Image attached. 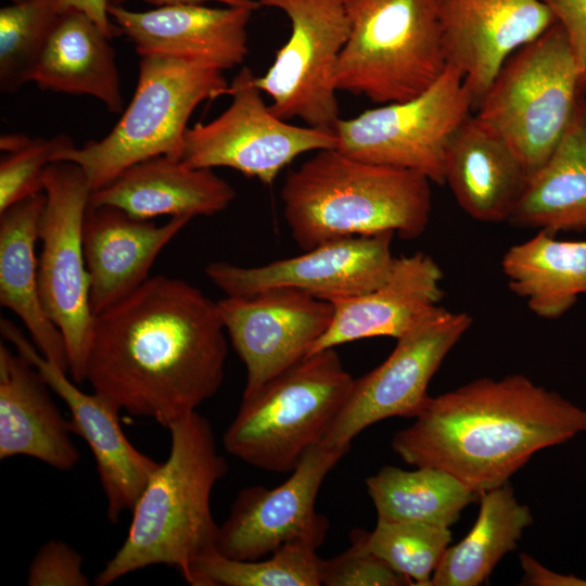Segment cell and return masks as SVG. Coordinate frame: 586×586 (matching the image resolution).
Returning <instances> with one entry per match:
<instances>
[{
  "label": "cell",
  "instance_id": "cell-10",
  "mask_svg": "<svg viewBox=\"0 0 586 586\" xmlns=\"http://www.w3.org/2000/svg\"><path fill=\"white\" fill-rule=\"evenodd\" d=\"M471 110L461 73L447 65L430 88L410 100L340 118L334 127L336 150L359 161L415 170L444 184L448 143Z\"/></svg>",
  "mask_w": 586,
  "mask_h": 586
},
{
  "label": "cell",
  "instance_id": "cell-39",
  "mask_svg": "<svg viewBox=\"0 0 586 586\" xmlns=\"http://www.w3.org/2000/svg\"><path fill=\"white\" fill-rule=\"evenodd\" d=\"M113 4H120L124 1L127 0H110ZM148 3H151L157 8L160 7H167V5H176V4H203L206 1H216L221 2L229 7H243L251 9L253 11L257 10L260 5L256 0H142Z\"/></svg>",
  "mask_w": 586,
  "mask_h": 586
},
{
  "label": "cell",
  "instance_id": "cell-9",
  "mask_svg": "<svg viewBox=\"0 0 586 586\" xmlns=\"http://www.w3.org/2000/svg\"><path fill=\"white\" fill-rule=\"evenodd\" d=\"M46 203L39 222L42 244L38 285L43 308L61 331L75 383L86 381L94 316L89 302L82 225L91 189L72 162L51 163L43 178Z\"/></svg>",
  "mask_w": 586,
  "mask_h": 586
},
{
  "label": "cell",
  "instance_id": "cell-34",
  "mask_svg": "<svg viewBox=\"0 0 586 586\" xmlns=\"http://www.w3.org/2000/svg\"><path fill=\"white\" fill-rule=\"evenodd\" d=\"M74 145L67 135L61 133L52 138H31L21 149L7 153L0 162V212L43 192L47 167L61 152Z\"/></svg>",
  "mask_w": 586,
  "mask_h": 586
},
{
  "label": "cell",
  "instance_id": "cell-37",
  "mask_svg": "<svg viewBox=\"0 0 586 586\" xmlns=\"http://www.w3.org/2000/svg\"><path fill=\"white\" fill-rule=\"evenodd\" d=\"M563 27L579 73L582 92L586 91V0H542Z\"/></svg>",
  "mask_w": 586,
  "mask_h": 586
},
{
  "label": "cell",
  "instance_id": "cell-20",
  "mask_svg": "<svg viewBox=\"0 0 586 586\" xmlns=\"http://www.w3.org/2000/svg\"><path fill=\"white\" fill-rule=\"evenodd\" d=\"M190 220L173 217L158 226L111 205L88 204L82 242L93 316L141 286L157 255Z\"/></svg>",
  "mask_w": 586,
  "mask_h": 586
},
{
  "label": "cell",
  "instance_id": "cell-30",
  "mask_svg": "<svg viewBox=\"0 0 586 586\" xmlns=\"http://www.w3.org/2000/svg\"><path fill=\"white\" fill-rule=\"evenodd\" d=\"M366 485L378 521L442 527L451 526L480 496L453 474L430 467L409 471L386 466L369 476Z\"/></svg>",
  "mask_w": 586,
  "mask_h": 586
},
{
  "label": "cell",
  "instance_id": "cell-22",
  "mask_svg": "<svg viewBox=\"0 0 586 586\" xmlns=\"http://www.w3.org/2000/svg\"><path fill=\"white\" fill-rule=\"evenodd\" d=\"M528 177L511 145L476 114L463 120L448 143L445 183L475 220L509 221Z\"/></svg>",
  "mask_w": 586,
  "mask_h": 586
},
{
  "label": "cell",
  "instance_id": "cell-12",
  "mask_svg": "<svg viewBox=\"0 0 586 586\" xmlns=\"http://www.w3.org/2000/svg\"><path fill=\"white\" fill-rule=\"evenodd\" d=\"M471 323L467 313L438 305L425 311L396 339L395 348L381 365L354 379L320 445L348 451L353 440L368 426L393 417L416 418L430 398L431 379Z\"/></svg>",
  "mask_w": 586,
  "mask_h": 586
},
{
  "label": "cell",
  "instance_id": "cell-4",
  "mask_svg": "<svg viewBox=\"0 0 586 586\" xmlns=\"http://www.w3.org/2000/svg\"><path fill=\"white\" fill-rule=\"evenodd\" d=\"M431 180L415 170L356 160L323 149L288 173L283 217L304 251L357 235H421L432 208Z\"/></svg>",
  "mask_w": 586,
  "mask_h": 586
},
{
  "label": "cell",
  "instance_id": "cell-40",
  "mask_svg": "<svg viewBox=\"0 0 586 586\" xmlns=\"http://www.w3.org/2000/svg\"><path fill=\"white\" fill-rule=\"evenodd\" d=\"M31 138L23 133H5L0 137L2 152L11 153L24 146Z\"/></svg>",
  "mask_w": 586,
  "mask_h": 586
},
{
  "label": "cell",
  "instance_id": "cell-14",
  "mask_svg": "<svg viewBox=\"0 0 586 586\" xmlns=\"http://www.w3.org/2000/svg\"><path fill=\"white\" fill-rule=\"evenodd\" d=\"M346 453L318 444L307 450L282 484L242 488L228 518L218 525L215 549L237 560L262 559L291 543L318 549L329 521L316 511V498L326 476Z\"/></svg>",
  "mask_w": 586,
  "mask_h": 586
},
{
  "label": "cell",
  "instance_id": "cell-1",
  "mask_svg": "<svg viewBox=\"0 0 586 586\" xmlns=\"http://www.w3.org/2000/svg\"><path fill=\"white\" fill-rule=\"evenodd\" d=\"M225 332L217 302L181 279L150 277L94 316L86 381L168 430L220 388Z\"/></svg>",
  "mask_w": 586,
  "mask_h": 586
},
{
  "label": "cell",
  "instance_id": "cell-24",
  "mask_svg": "<svg viewBox=\"0 0 586 586\" xmlns=\"http://www.w3.org/2000/svg\"><path fill=\"white\" fill-rule=\"evenodd\" d=\"M235 191L213 169L193 168L160 155L139 162L92 191L89 204L111 205L139 219L157 216H213L226 209Z\"/></svg>",
  "mask_w": 586,
  "mask_h": 586
},
{
  "label": "cell",
  "instance_id": "cell-2",
  "mask_svg": "<svg viewBox=\"0 0 586 586\" xmlns=\"http://www.w3.org/2000/svg\"><path fill=\"white\" fill-rule=\"evenodd\" d=\"M586 432V410L521 374L483 378L430 397L392 448L476 494L499 487L537 451Z\"/></svg>",
  "mask_w": 586,
  "mask_h": 586
},
{
  "label": "cell",
  "instance_id": "cell-26",
  "mask_svg": "<svg viewBox=\"0 0 586 586\" xmlns=\"http://www.w3.org/2000/svg\"><path fill=\"white\" fill-rule=\"evenodd\" d=\"M110 40L85 13L63 12L47 40L33 81L42 90L91 95L110 112H123L119 73Z\"/></svg>",
  "mask_w": 586,
  "mask_h": 586
},
{
  "label": "cell",
  "instance_id": "cell-23",
  "mask_svg": "<svg viewBox=\"0 0 586 586\" xmlns=\"http://www.w3.org/2000/svg\"><path fill=\"white\" fill-rule=\"evenodd\" d=\"M50 391L30 362L0 344L1 460L28 456L62 471L79 461L69 421L63 418Z\"/></svg>",
  "mask_w": 586,
  "mask_h": 586
},
{
  "label": "cell",
  "instance_id": "cell-17",
  "mask_svg": "<svg viewBox=\"0 0 586 586\" xmlns=\"http://www.w3.org/2000/svg\"><path fill=\"white\" fill-rule=\"evenodd\" d=\"M0 331L16 353L43 377L51 391L67 406L72 433L89 446L106 498V514L112 523L131 511L160 462L138 450L125 435L118 418L120 410L112 400L93 391L82 392L67 372L43 357L23 331L1 318Z\"/></svg>",
  "mask_w": 586,
  "mask_h": 586
},
{
  "label": "cell",
  "instance_id": "cell-8",
  "mask_svg": "<svg viewBox=\"0 0 586 586\" xmlns=\"http://www.w3.org/2000/svg\"><path fill=\"white\" fill-rule=\"evenodd\" d=\"M583 94L566 34L556 22L506 60L476 115L505 138L531 176L553 151Z\"/></svg>",
  "mask_w": 586,
  "mask_h": 586
},
{
  "label": "cell",
  "instance_id": "cell-18",
  "mask_svg": "<svg viewBox=\"0 0 586 586\" xmlns=\"http://www.w3.org/2000/svg\"><path fill=\"white\" fill-rule=\"evenodd\" d=\"M446 64L476 110L506 60L557 21L542 0H437Z\"/></svg>",
  "mask_w": 586,
  "mask_h": 586
},
{
  "label": "cell",
  "instance_id": "cell-33",
  "mask_svg": "<svg viewBox=\"0 0 586 586\" xmlns=\"http://www.w3.org/2000/svg\"><path fill=\"white\" fill-rule=\"evenodd\" d=\"M367 548L412 585L431 586V579L451 540L449 527L419 522L377 521L366 531Z\"/></svg>",
  "mask_w": 586,
  "mask_h": 586
},
{
  "label": "cell",
  "instance_id": "cell-27",
  "mask_svg": "<svg viewBox=\"0 0 586 586\" xmlns=\"http://www.w3.org/2000/svg\"><path fill=\"white\" fill-rule=\"evenodd\" d=\"M509 222L558 231L586 230V98L581 95L560 140L528 177Z\"/></svg>",
  "mask_w": 586,
  "mask_h": 586
},
{
  "label": "cell",
  "instance_id": "cell-13",
  "mask_svg": "<svg viewBox=\"0 0 586 586\" xmlns=\"http://www.w3.org/2000/svg\"><path fill=\"white\" fill-rule=\"evenodd\" d=\"M276 8L291 23L288 41L268 71L255 79L283 120L302 119L307 126L333 130L339 122L334 74L349 36L343 0H256Z\"/></svg>",
  "mask_w": 586,
  "mask_h": 586
},
{
  "label": "cell",
  "instance_id": "cell-38",
  "mask_svg": "<svg viewBox=\"0 0 586 586\" xmlns=\"http://www.w3.org/2000/svg\"><path fill=\"white\" fill-rule=\"evenodd\" d=\"M61 13L77 10L88 15L109 37L122 35L119 27L109 14L110 0H53Z\"/></svg>",
  "mask_w": 586,
  "mask_h": 586
},
{
  "label": "cell",
  "instance_id": "cell-41",
  "mask_svg": "<svg viewBox=\"0 0 586 586\" xmlns=\"http://www.w3.org/2000/svg\"><path fill=\"white\" fill-rule=\"evenodd\" d=\"M12 1V3H17V2H21V1H24V0H10Z\"/></svg>",
  "mask_w": 586,
  "mask_h": 586
},
{
  "label": "cell",
  "instance_id": "cell-28",
  "mask_svg": "<svg viewBox=\"0 0 586 586\" xmlns=\"http://www.w3.org/2000/svg\"><path fill=\"white\" fill-rule=\"evenodd\" d=\"M509 289L545 319H557L586 294V240H558L539 230L501 259Z\"/></svg>",
  "mask_w": 586,
  "mask_h": 586
},
{
  "label": "cell",
  "instance_id": "cell-21",
  "mask_svg": "<svg viewBox=\"0 0 586 586\" xmlns=\"http://www.w3.org/2000/svg\"><path fill=\"white\" fill-rule=\"evenodd\" d=\"M442 279L441 267L422 252L396 257L381 285L331 302L334 314L330 327L307 356L361 339L399 337L441 301Z\"/></svg>",
  "mask_w": 586,
  "mask_h": 586
},
{
  "label": "cell",
  "instance_id": "cell-3",
  "mask_svg": "<svg viewBox=\"0 0 586 586\" xmlns=\"http://www.w3.org/2000/svg\"><path fill=\"white\" fill-rule=\"evenodd\" d=\"M168 431L169 455L151 474L131 510L124 543L94 579L98 586L160 564L186 578L191 563L215 549L218 525L211 497L228 464L209 421L198 411Z\"/></svg>",
  "mask_w": 586,
  "mask_h": 586
},
{
  "label": "cell",
  "instance_id": "cell-16",
  "mask_svg": "<svg viewBox=\"0 0 586 586\" xmlns=\"http://www.w3.org/2000/svg\"><path fill=\"white\" fill-rule=\"evenodd\" d=\"M233 349L244 364L243 396L304 359L330 327L331 302L294 289H269L217 302Z\"/></svg>",
  "mask_w": 586,
  "mask_h": 586
},
{
  "label": "cell",
  "instance_id": "cell-11",
  "mask_svg": "<svg viewBox=\"0 0 586 586\" xmlns=\"http://www.w3.org/2000/svg\"><path fill=\"white\" fill-rule=\"evenodd\" d=\"M256 76L242 67L227 93L230 105L208 123L187 129L179 161L193 168L228 167L270 186L279 173L306 152L336 149L333 130L295 126L266 105Z\"/></svg>",
  "mask_w": 586,
  "mask_h": 586
},
{
  "label": "cell",
  "instance_id": "cell-7",
  "mask_svg": "<svg viewBox=\"0 0 586 586\" xmlns=\"http://www.w3.org/2000/svg\"><path fill=\"white\" fill-rule=\"evenodd\" d=\"M349 36L334 81L374 103L410 100L443 74L437 0H343Z\"/></svg>",
  "mask_w": 586,
  "mask_h": 586
},
{
  "label": "cell",
  "instance_id": "cell-32",
  "mask_svg": "<svg viewBox=\"0 0 586 586\" xmlns=\"http://www.w3.org/2000/svg\"><path fill=\"white\" fill-rule=\"evenodd\" d=\"M60 14L53 0H24L0 10V90L13 93L33 76Z\"/></svg>",
  "mask_w": 586,
  "mask_h": 586
},
{
  "label": "cell",
  "instance_id": "cell-19",
  "mask_svg": "<svg viewBox=\"0 0 586 586\" xmlns=\"http://www.w3.org/2000/svg\"><path fill=\"white\" fill-rule=\"evenodd\" d=\"M254 11L243 7L176 4L130 11L111 3L109 14L139 55L160 54L219 71L243 63L246 26Z\"/></svg>",
  "mask_w": 586,
  "mask_h": 586
},
{
  "label": "cell",
  "instance_id": "cell-35",
  "mask_svg": "<svg viewBox=\"0 0 586 586\" xmlns=\"http://www.w3.org/2000/svg\"><path fill=\"white\" fill-rule=\"evenodd\" d=\"M366 531L351 532V546L322 562L321 585L324 586H402L412 583L394 571L366 546Z\"/></svg>",
  "mask_w": 586,
  "mask_h": 586
},
{
  "label": "cell",
  "instance_id": "cell-36",
  "mask_svg": "<svg viewBox=\"0 0 586 586\" xmlns=\"http://www.w3.org/2000/svg\"><path fill=\"white\" fill-rule=\"evenodd\" d=\"M82 565V556L75 548L59 539L48 540L29 564L27 585L88 586L90 579Z\"/></svg>",
  "mask_w": 586,
  "mask_h": 586
},
{
  "label": "cell",
  "instance_id": "cell-31",
  "mask_svg": "<svg viewBox=\"0 0 586 586\" xmlns=\"http://www.w3.org/2000/svg\"><path fill=\"white\" fill-rule=\"evenodd\" d=\"M323 559L305 543L282 546L265 559L237 560L216 549L196 558L184 581L192 586H320Z\"/></svg>",
  "mask_w": 586,
  "mask_h": 586
},
{
  "label": "cell",
  "instance_id": "cell-5",
  "mask_svg": "<svg viewBox=\"0 0 586 586\" xmlns=\"http://www.w3.org/2000/svg\"><path fill=\"white\" fill-rule=\"evenodd\" d=\"M353 383L335 348L306 356L242 396L224 434L225 449L265 471H293L321 443Z\"/></svg>",
  "mask_w": 586,
  "mask_h": 586
},
{
  "label": "cell",
  "instance_id": "cell-25",
  "mask_svg": "<svg viewBox=\"0 0 586 586\" xmlns=\"http://www.w3.org/2000/svg\"><path fill=\"white\" fill-rule=\"evenodd\" d=\"M44 203L41 192L0 212V304L22 320L43 357L69 372L62 333L48 317L39 293L35 249Z\"/></svg>",
  "mask_w": 586,
  "mask_h": 586
},
{
  "label": "cell",
  "instance_id": "cell-6",
  "mask_svg": "<svg viewBox=\"0 0 586 586\" xmlns=\"http://www.w3.org/2000/svg\"><path fill=\"white\" fill-rule=\"evenodd\" d=\"M228 88L222 71L166 55H140L135 93L114 128L100 140L61 152L55 162L78 165L92 192L139 162L160 155L179 160L194 110Z\"/></svg>",
  "mask_w": 586,
  "mask_h": 586
},
{
  "label": "cell",
  "instance_id": "cell-15",
  "mask_svg": "<svg viewBox=\"0 0 586 586\" xmlns=\"http://www.w3.org/2000/svg\"><path fill=\"white\" fill-rule=\"evenodd\" d=\"M393 235L382 232L335 239L262 266L213 262L205 275L227 296L285 288L333 302L371 291L388 278L396 260Z\"/></svg>",
  "mask_w": 586,
  "mask_h": 586
},
{
  "label": "cell",
  "instance_id": "cell-29",
  "mask_svg": "<svg viewBox=\"0 0 586 586\" xmlns=\"http://www.w3.org/2000/svg\"><path fill=\"white\" fill-rule=\"evenodd\" d=\"M479 499L473 527L461 542L447 547L431 586H477L486 582L533 522L530 508L517 500L508 483L481 493Z\"/></svg>",
  "mask_w": 586,
  "mask_h": 586
}]
</instances>
